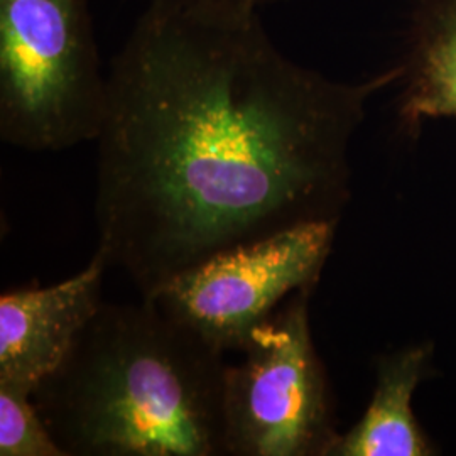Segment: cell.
Masks as SVG:
<instances>
[{"mask_svg": "<svg viewBox=\"0 0 456 456\" xmlns=\"http://www.w3.org/2000/svg\"><path fill=\"white\" fill-rule=\"evenodd\" d=\"M191 11L210 16L247 17L261 14L264 7L288 0H173Z\"/></svg>", "mask_w": 456, "mask_h": 456, "instance_id": "obj_10", "label": "cell"}, {"mask_svg": "<svg viewBox=\"0 0 456 456\" xmlns=\"http://www.w3.org/2000/svg\"><path fill=\"white\" fill-rule=\"evenodd\" d=\"M397 66V112L406 131L428 120L456 122V0L414 2Z\"/></svg>", "mask_w": 456, "mask_h": 456, "instance_id": "obj_7", "label": "cell"}, {"mask_svg": "<svg viewBox=\"0 0 456 456\" xmlns=\"http://www.w3.org/2000/svg\"><path fill=\"white\" fill-rule=\"evenodd\" d=\"M399 75L333 80L277 48L261 14L149 0L107 71L98 252L151 297L222 250L338 222L367 103Z\"/></svg>", "mask_w": 456, "mask_h": 456, "instance_id": "obj_1", "label": "cell"}, {"mask_svg": "<svg viewBox=\"0 0 456 456\" xmlns=\"http://www.w3.org/2000/svg\"><path fill=\"white\" fill-rule=\"evenodd\" d=\"M105 105L90 0H0V139L31 152L97 141Z\"/></svg>", "mask_w": 456, "mask_h": 456, "instance_id": "obj_3", "label": "cell"}, {"mask_svg": "<svg viewBox=\"0 0 456 456\" xmlns=\"http://www.w3.org/2000/svg\"><path fill=\"white\" fill-rule=\"evenodd\" d=\"M311 291L293 294L225 372L227 456H330L335 429L323 363L311 338Z\"/></svg>", "mask_w": 456, "mask_h": 456, "instance_id": "obj_4", "label": "cell"}, {"mask_svg": "<svg viewBox=\"0 0 456 456\" xmlns=\"http://www.w3.org/2000/svg\"><path fill=\"white\" fill-rule=\"evenodd\" d=\"M107 259L95 250L78 274L0 296V386L36 389L54 374L97 314Z\"/></svg>", "mask_w": 456, "mask_h": 456, "instance_id": "obj_6", "label": "cell"}, {"mask_svg": "<svg viewBox=\"0 0 456 456\" xmlns=\"http://www.w3.org/2000/svg\"><path fill=\"white\" fill-rule=\"evenodd\" d=\"M224 354L151 297L103 303L34 403L68 456H227Z\"/></svg>", "mask_w": 456, "mask_h": 456, "instance_id": "obj_2", "label": "cell"}, {"mask_svg": "<svg viewBox=\"0 0 456 456\" xmlns=\"http://www.w3.org/2000/svg\"><path fill=\"white\" fill-rule=\"evenodd\" d=\"M338 222L318 220L232 247L151 296L169 316L222 352H242L293 294L313 291Z\"/></svg>", "mask_w": 456, "mask_h": 456, "instance_id": "obj_5", "label": "cell"}, {"mask_svg": "<svg viewBox=\"0 0 456 456\" xmlns=\"http://www.w3.org/2000/svg\"><path fill=\"white\" fill-rule=\"evenodd\" d=\"M0 456H68L36 406L33 392L0 386Z\"/></svg>", "mask_w": 456, "mask_h": 456, "instance_id": "obj_9", "label": "cell"}, {"mask_svg": "<svg viewBox=\"0 0 456 456\" xmlns=\"http://www.w3.org/2000/svg\"><path fill=\"white\" fill-rule=\"evenodd\" d=\"M429 362L428 343L380 357L369 406L354 428L338 436L330 456L433 455L412 408Z\"/></svg>", "mask_w": 456, "mask_h": 456, "instance_id": "obj_8", "label": "cell"}]
</instances>
